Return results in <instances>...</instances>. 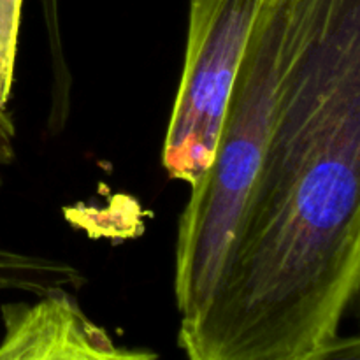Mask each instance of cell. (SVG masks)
<instances>
[{
    "label": "cell",
    "mask_w": 360,
    "mask_h": 360,
    "mask_svg": "<svg viewBox=\"0 0 360 360\" xmlns=\"http://www.w3.org/2000/svg\"><path fill=\"white\" fill-rule=\"evenodd\" d=\"M360 285V0H311L186 360H309Z\"/></svg>",
    "instance_id": "1"
},
{
    "label": "cell",
    "mask_w": 360,
    "mask_h": 360,
    "mask_svg": "<svg viewBox=\"0 0 360 360\" xmlns=\"http://www.w3.org/2000/svg\"><path fill=\"white\" fill-rule=\"evenodd\" d=\"M264 0H190L185 62L162 148L171 179L193 185L213 160L225 104Z\"/></svg>",
    "instance_id": "2"
},
{
    "label": "cell",
    "mask_w": 360,
    "mask_h": 360,
    "mask_svg": "<svg viewBox=\"0 0 360 360\" xmlns=\"http://www.w3.org/2000/svg\"><path fill=\"white\" fill-rule=\"evenodd\" d=\"M0 319V360H160L153 350L116 343L63 287L32 302H6Z\"/></svg>",
    "instance_id": "3"
},
{
    "label": "cell",
    "mask_w": 360,
    "mask_h": 360,
    "mask_svg": "<svg viewBox=\"0 0 360 360\" xmlns=\"http://www.w3.org/2000/svg\"><path fill=\"white\" fill-rule=\"evenodd\" d=\"M21 7L23 0H0V108H7L13 94Z\"/></svg>",
    "instance_id": "4"
},
{
    "label": "cell",
    "mask_w": 360,
    "mask_h": 360,
    "mask_svg": "<svg viewBox=\"0 0 360 360\" xmlns=\"http://www.w3.org/2000/svg\"><path fill=\"white\" fill-rule=\"evenodd\" d=\"M309 360H360V340L359 336H345L333 341L329 347L311 357Z\"/></svg>",
    "instance_id": "5"
},
{
    "label": "cell",
    "mask_w": 360,
    "mask_h": 360,
    "mask_svg": "<svg viewBox=\"0 0 360 360\" xmlns=\"http://www.w3.org/2000/svg\"><path fill=\"white\" fill-rule=\"evenodd\" d=\"M14 137H16V129L13 118L7 108H0V186H2V167L14 160Z\"/></svg>",
    "instance_id": "6"
},
{
    "label": "cell",
    "mask_w": 360,
    "mask_h": 360,
    "mask_svg": "<svg viewBox=\"0 0 360 360\" xmlns=\"http://www.w3.org/2000/svg\"><path fill=\"white\" fill-rule=\"evenodd\" d=\"M44 2V11H46V20L48 25L56 23V0H42Z\"/></svg>",
    "instance_id": "7"
}]
</instances>
